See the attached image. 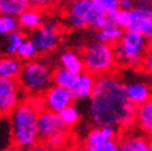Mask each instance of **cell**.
Returning a JSON list of instances; mask_svg holds the SVG:
<instances>
[{
	"label": "cell",
	"instance_id": "1",
	"mask_svg": "<svg viewBox=\"0 0 152 151\" xmlns=\"http://www.w3.org/2000/svg\"><path fill=\"white\" fill-rule=\"evenodd\" d=\"M89 99V115L96 126L127 130L135 124L136 107L129 100L125 84L115 76L96 77Z\"/></svg>",
	"mask_w": 152,
	"mask_h": 151
},
{
	"label": "cell",
	"instance_id": "2",
	"mask_svg": "<svg viewBox=\"0 0 152 151\" xmlns=\"http://www.w3.org/2000/svg\"><path fill=\"white\" fill-rule=\"evenodd\" d=\"M40 111L37 110L32 103L28 100L21 102L14 111L10 114L11 119V142L14 146L27 150L39 142V120Z\"/></svg>",
	"mask_w": 152,
	"mask_h": 151
},
{
	"label": "cell",
	"instance_id": "3",
	"mask_svg": "<svg viewBox=\"0 0 152 151\" xmlns=\"http://www.w3.org/2000/svg\"><path fill=\"white\" fill-rule=\"evenodd\" d=\"M150 40L135 30L123 31L120 40L113 46L115 61L118 65L130 68L141 67L142 59L148 52Z\"/></svg>",
	"mask_w": 152,
	"mask_h": 151
},
{
	"label": "cell",
	"instance_id": "4",
	"mask_svg": "<svg viewBox=\"0 0 152 151\" xmlns=\"http://www.w3.org/2000/svg\"><path fill=\"white\" fill-rule=\"evenodd\" d=\"M16 79L27 97L42 95L53 84L50 67L36 59L26 61L21 66Z\"/></svg>",
	"mask_w": 152,
	"mask_h": 151
},
{
	"label": "cell",
	"instance_id": "5",
	"mask_svg": "<svg viewBox=\"0 0 152 151\" xmlns=\"http://www.w3.org/2000/svg\"><path fill=\"white\" fill-rule=\"evenodd\" d=\"M39 139L55 150H61L68 145L71 138V128L64 125L58 113L41 110L39 114Z\"/></svg>",
	"mask_w": 152,
	"mask_h": 151
},
{
	"label": "cell",
	"instance_id": "6",
	"mask_svg": "<svg viewBox=\"0 0 152 151\" xmlns=\"http://www.w3.org/2000/svg\"><path fill=\"white\" fill-rule=\"evenodd\" d=\"M82 59L84 63V70L95 77L110 73L116 65L113 46L99 41L88 45L83 51Z\"/></svg>",
	"mask_w": 152,
	"mask_h": 151
},
{
	"label": "cell",
	"instance_id": "7",
	"mask_svg": "<svg viewBox=\"0 0 152 151\" xmlns=\"http://www.w3.org/2000/svg\"><path fill=\"white\" fill-rule=\"evenodd\" d=\"M22 89L16 78H0V117H7L21 103Z\"/></svg>",
	"mask_w": 152,
	"mask_h": 151
},
{
	"label": "cell",
	"instance_id": "8",
	"mask_svg": "<svg viewBox=\"0 0 152 151\" xmlns=\"http://www.w3.org/2000/svg\"><path fill=\"white\" fill-rule=\"evenodd\" d=\"M58 29L59 25L56 21H50L45 25L42 24L39 29L31 31L28 39L34 42L39 54H46V52L56 48L59 40Z\"/></svg>",
	"mask_w": 152,
	"mask_h": 151
},
{
	"label": "cell",
	"instance_id": "9",
	"mask_svg": "<svg viewBox=\"0 0 152 151\" xmlns=\"http://www.w3.org/2000/svg\"><path fill=\"white\" fill-rule=\"evenodd\" d=\"M41 98L43 103V109L53 113H59L63 108L73 104L74 102V97L71 92V89L55 84H52L41 95Z\"/></svg>",
	"mask_w": 152,
	"mask_h": 151
},
{
	"label": "cell",
	"instance_id": "10",
	"mask_svg": "<svg viewBox=\"0 0 152 151\" xmlns=\"http://www.w3.org/2000/svg\"><path fill=\"white\" fill-rule=\"evenodd\" d=\"M131 30L140 32L147 40H152V7L147 4H140L130 10Z\"/></svg>",
	"mask_w": 152,
	"mask_h": 151
},
{
	"label": "cell",
	"instance_id": "11",
	"mask_svg": "<svg viewBox=\"0 0 152 151\" xmlns=\"http://www.w3.org/2000/svg\"><path fill=\"white\" fill-rule=\"evenodd\" d=\"M68 14L79 19L82 21V24L84 25V27H87V26L95 27L96 22L103 12H100L96 9L93 1H88V0H75V1L72 3Z\"/></svg>",
	"mask_w": 152,
	"mask_h": 151
},
{
	"label": "cell",
	"instance_id": "12",
	"mask_svg": "<svg viewBox=\"0 0 152 151\" xmlns=\"http://www.w3.org/2000/svg\"><path fill=\"white\" fill-rule=\"evenodd\" d=\"M95 76L89 73L87 71L82 72L78 74L77 82H75L74 87L72 88V94L74 97V100H79V99H87L92 94V90L95 84Z\"/></svg>",
	"mask_w": 152,
	"mask_h": 151
},
{
	"label": "cell",
	"instance_id": "13",
	"mask_svg": "<svg viewBox=\"0 0 152 151\" xmlns=\"http://www.w3.org/2000/svg\"><path fill=\"white\" fill-rule=\"evenodd\" d=\"M135 124L148 136H152V97L136 107Z\"/></svg>",
	"mask_w": 152,
	"mask_h": 151
},
{
	"label": "cell",
	"instance_id": "14",
	"mask_svg": "<svg viewBox=\"0 0 152 151\" xmlns=\"http://www.w3.org/2000/svg\"><path fill=\"white\" fill-rule=\"evenodd\" d=\"M125 90H126V95L129 98V100L135 107L145 103L147 99H150L152 97L150 87L145 82H141V81H135L129 83V84L125 86Z\"/></svg>",
	"mask_w": 152,
	"mask_h": 151
},
{
	"label": "cell",
	"instance_id": "15",
	"mask_svg": "<svg viewBox=\"0 0 152 151\" xmlns=\"http://www.w3.org/2000/svg\"><path fill=\"white\" fill-rule=\"evenodd\" d=\"M25 35L16 30L5 36H0V55L4 56H15L20 45L24 42Z\"/></svg>",
	"mask_w": 152,
	"mask_h": 151
},
{
	"label": "cell",
	"instance_id": "16",
	"mask_svg": "<svg viewBox=\"0 0 152 151\" xmlns=\"http://www.w3.org/2000/svg\"><path fill=\"white\" fill-rule=\"evenodd\" d=\"M119 141V151H148V140L136 134H126Z\"/></svg>",
	"mask_w": 152,
	"mask_h": 151
},
{
	"label": "cell",
	"instance_id": "17",
	"mask_svg": "<svg viewBox=\"0 0 152 151\" xmlns=\"http://www.w3.org/2000/svg\"><path fill=\"white\" fill-rule=\"evenodd\" d=\"M19 26L25 30V31L31 32L34 30L39 29L42 25V15L37 9H31V7H27L26 10L22 11L19 16Z\"/></svg>",
	"mask_w": 152,
	"mask_h": 151
},
{
	"label": "cell",
	"instance_id": "18",
	"mask_svg": "<svg viewBox=\"0 0 152 151\" xmlns=\"http://www.w3.org/2000/svg\"><path fill=\"white\" fill-rule=\"evenodd\" d=\"M21 66L18 57L0 55V78H16Z\"/></svg>",
	"mask_w": 152,
	"mask_h": 151
},
{
	"label": "cell",
	"instance_id": "19",
	"mask_svg": "<svg viewBox=\"0 0 152 151\" xmlns=\"http://www.w3.org/2000/svg\"><path fill=\"white\" fill-rule=\"evenodd\" d=\"M118 129L111 126H96L90 130L86 138V145H94L98 142H103L110 139H116Z\"/></svg>",
	"mask_w": 152,
	"mask_h": 151
},
{
	"label": "cell",
	"instance_id": "20",
	"mask_svg": "<svg viewBox=\"0 0 152 151\" xmlns=\"http://www.w3.org/2000/svg\"><path fill=\"white\" fill-rule=\"evenodd\" d=\"M59 62H61V65H62V67H64L66 70H68L69 72H72L74 74H80L82 72L86 71L82 57L78 56L75 52H72V51L63 52L59 57Z\"/></svg>",
	"mask_w": 152,
	"mask_h": 151
},
{
	"label": "cell",
	"instance_id": "21",
	"mask_svg": "<svg viewBox=\"0 0 152 151\" xmlns=\"http://www.w3.org/2000/svg\"><path fill=\"white\" fill-rule=\"evenodd\" d=\"M77 77L78 74L69 72L64 67H58V68H56L52 72V83L55 86H59L72 90L75 82H77Z\"/></svg>",
	"mask_w": 152,
	"mask_h": 151
},
{
	"label": "cell",
	"instance_id": "22",
	"mask_svg": "<svg viewBox=\"0 0 152 151\" xmlns=\"http://www.w3.org/2000/svg\"><path fill=\"white\" fill-rule=\"evenodd\" d=\"M30 3L27 0H0V12L19 16V15L26 10Z\"/></svg>",
	"mask_w": 152,
	"mask_h": 151
},
{
	"label": "cell",
	"instance_id": "23",
	"mask_svg": "<svg viewBox=\"0 0 152 151\" xmlns=\"http://www.w3.org/2000/svg\"><path fill=\"white\" fill-rule=\"evenodd\" d=\"M121 35H123V29H120L119 26H114L109 29L98 30V32L95 34V39L96 41L103 42V43L115 45L120 40Z\"/></svg>",
	"mask_w": 152,
	"mask_h": 151
},
{
	"label": "cell",
	"instance_id": "24",
	"mask_svg": "<svg viewBox=\"0 0 152 151\" xmlns=\"http://www.w3.org/2000/svg\"><path fill=\"white\" fill-rule=\"evenodd\" d=\"M37 54H39V51H37L36 46L34 45V42L30 40V39H25L24 42L20 45L19 50L16 51V56L20 61H30V59H34Z\"/></svg>",
	"mask_w": 152,
	"mask_h": 151
},
{
	"label": "cell",
	"instance_id": "25",
	"mask_svg": "<svg viewBox=\"0 0 152 151\" xmlns=\"http://www.w3.org/2000/svg\"><path fill=\"white\" fill-rule=\"evenodd\" d=\"M19 20L18 16L1 14L0 12V36H5L12 31L19 30Z\"/></svg>",
	"mask_w": 152,
	"mask_h": 151
},
{
	"label": "cell",
	"instance_id": "26",
	"mask_svg": "<svg viewBox=\"0 0 152 151\" xmlns=\"http://www.w3.org/2000/svg\"><path fill=\"white\" fill-rule=\"evenodd\" d=\"M58 115H59L61 120L64 123V125L68 126V128L74 126L75 124L78 123V120H79V111H78V109L75 108L73 104L63 108L62 110L58 113Z\"/></svg>",
	"mask_w": 152,
	"mask_h": 151
},
{
	"label": "cell",
	"instance_id": "27",
	"mask_svg": "<svg viewBox=\"0 0 152 151\" xmlns=\"http://www.w3.org/2000/svg\"><path fill=\"white\" fill-rule=\"evenodd\" d=\"M84 151H119V141L116 139H110L94 145H86Z\"/></svg>",
	"mask_w": 152,
	"mask_h": 151
},
{
	"label": "cell",
	"instance_id": "28",
	"mask_svg": "<svg viewBox=\"0 0 152 151\" xmlns=\"http://www.w3.org/2000/svg\"><path fill=\"white\" fill-rule=\"evenodd\" d=\"M115 22H116V25L120 29H124V30L130 29L131 27V22H132L130 10H121V9H119L116 15H115Z\"/></svg>",
	"mask_w": 152,
	"mask_h": 151
},
{
	"label": "cell",
	"instance_id": "29",
	"mask_svg": "<svg viewBox=\"0 0 152 151\" xmlns=\"http://www.w3.org/2000/svg\"><path fill=\"white\" fill-rule=\"evenodd\" d=\"M100 12H110L119 9V0H92Z\"/></svg>",
	"mask_w": 152,
	"mask_h": 151
},
{
	"label": "cell",
	"instance_id": "30",
	"mask_svg": "<svg viewBox=\"0 0 152 151\" xmlns=\"http://www.w3.org/2000/svg\"><path fill=\"white\" fill-rule=\"evenodd\" d=\"M141 67L145 72L152 74V50L145 55V57H143V59H142Z\"/></svg>",
	"mask_w": 152,
	"mask_h": 151
},
{
	"label": "cell",
	"instance_id": "31",
	"mask_svg": "<svg viewBox=\"0 0 152 151\" xmlns=\"http://www.w3.org/2000/svg\"><path fill=\"white\" fill-rule=\"evenodd\" d=\"M27 151H57V150H55L53 147L48 146L47 144H45V142L41 141V142H36L31 147H28Z\"/></svg>",
	"mask_w": 152,
	"mask_h": 151
},
{
	"label": "cell",
	"instance_id": "32",
	"mask_svg": "<svg viewBox=\"0 0 152 151\" xmlns=\"http://www.w3.org/2000/svg\"><path fill=\"white\" fill-rule=\"evenodd\" d=\"M134 7L132 0H119V9L121 10H131Z\"/></svg>",
	"mask_w": 152,
	"mask_h": 151
},
{
	"label": "cell",
	"instance_id": "33",
	"mask_svg": "<svg viewBox=\"0 0 152 151\" xmlns=\"http://www.w3.org/2000/svg\"><path fill=\"white\" fill-rule=\"evenodd\" d=\"M58 151H84V147H82L79 145H71V144H68V145H66L64 147H62Z\"/></svg>",
	"mask_w": 152,
	"mask_h": 151
},
{
	"label": "cell",
	"instance_id": "34",
	"mask_svg": "<svg viewBox=\"0 0 152 151\" xmlns=\"http://www.w3.org/2000/svg\"><path fill=\"white\" fill-rule=\"evenodd\" d=\"M27 1L30 4H34V5H45V4L50 3L51 0H27Z\"/></svg>",
	"mask_w": 152,
	"mask_h": 151
},
{
	"label": "cell",
	"instance_id": "35",
	"mask_svg": "<svg viewBox=\"0 0 152 151\" xmlns=\"http://www.w3.org/2000/svg\"><path fill=\"white\" fill-rule=\"evenodd\" d=\"M5 151H24V149H20V147H18V146H11V147H9V149H6Z\"/></svg>",
	"mask_w": 152,
	"mask_h": 151
},
{
	"label": "cell",
	"instance_id": "36",
	"mask_svg": "<svg viewBox=\"0 0 152 151\" xmlns=\"http://www.w3.org/2000/svg\"><path fill=\"white\" fill-rule=\"evenodd\" d=\"M148 151H152V136L148 139Z\"/></svg>",
	"mask_w": 152,
	"mask_h": 151
},
{
	"label": "cell",
	"instance_id": "37",
	"mask_svg": "<svg viewBox=\"0 0 152 151\" xmlns=\"http://www.w3.org/2000/svg\"><path fill=\"white\" fill-rule=\"evenodd\" d=\"M152 0H139V3L140 4H148V3H151Z\"/></svg>",
	"mask_w": 152,
	"mask_h": 151
},
{
	"label": "cell",
	"instance_id": "38",
	"mask_svg": "<svg viewBox=\"0 0 152 151\" xmlns=\"http://www.w3.org/2000/svg\"><path fill=\"white\" fill-rule=\"evenodd\" d=\"M150 47H151V50H152V40H151V45H150Z\"/></svg>",
	"mask_w": 152,
	"mask_h": 151
},
{
	"label": "cell",
	"instance_id": "39",
	"mask_svg": "<svg viewBox=\"0 0 152 151\" xmlns=\"http://www.w3.org/2000/svg\"><path fill=\"white\" fill-rule=\"evenodd\" d=\"M88 1H92V0H88Z\"/></svg>",
	"mask_w": 152,
	"mask_h": 151
}]
</instances>
